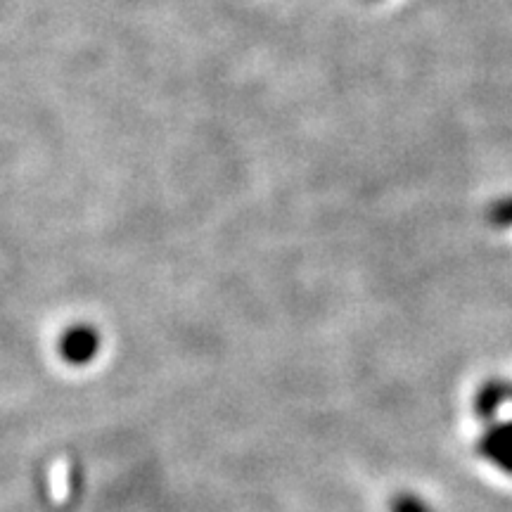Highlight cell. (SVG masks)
<instances>
[{
    "mask_svg": "<svg viewBox=\"0 0 512 512\" xmlns=\"http://www.w3.org/2000/svg\"><path fill=\"white\" fill-rule=\"evenodd\" d=\"M477 451L482 458L512 477V420L494 422L484 430L477 441Z\"/></svg>",
    "mask_w": 512,
    "mask_h": 512,
    "instance_id": "cell-1",
    "label": "cell"
},
{
    "mask_svg": "<svg viewBox=\"0 0 512 512\" xmlns=\"http://www.w3.org/2000/svg\"><path fill=\"white\" fill-rule=\"evenodd\" d=\"M389 512H434V510L425 501H422L420 496L403 491V494L394 496L392 505H389Z\"/></svg>",
    "mask_w": 512,
    "mask_h": 512,
    "instance_id": "cell-4",
    "label": "cell"
},
{
    "mask_svg": "<svg viewBox=\"0 0 512 512\" xmlns=\"http://www.w3.org/2000/svg\"><path fill=\"white\" fill-rule=\"evenodd\" d=\"M98 347V335H93L86 328H76L62 339V356L67 358V363L83 366V363H88V358L98 354Z\"/></svg>",
    "mask_w": 512,
    "mask_h": 512,
    "instance_id": "cell-3",
    "label": "cell"
},
{
    "mask_svg": "<svg viewBox=\"0 0 512 512\" xmlns=\"http://www.w3.org/2000/svg\"><path fill=\"white\" fill-rule=\"evenodd\" d=\"M489 223L496 228H512V197H503L489 209Z\"/></svg>",
    "mask_w": 512,
    "mask_h": 512,
    "instance_id": "cell-5",
    "label": "cell"
},
{
    "mask_svg": "<svg viewBox=\"0 0 512 512\" xmlns=\"http://www.w3.org/2000/svg\"><path fill=\"white\" fill-rule=\"evenodd\" d=\"M505 403H512V380L505 377H491L482 387L477 389L475 401H472V411L479 420H494Z\"/></svg>",
    "mask_w": 512,
    "mask_h": 512,
    "instance_id": "cell-2",
    "label": "cell"
}]
</instances>
